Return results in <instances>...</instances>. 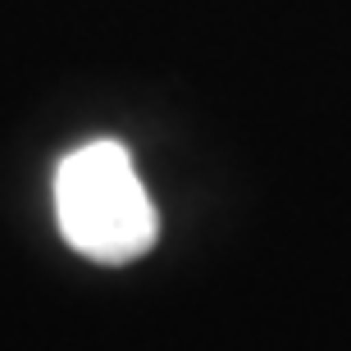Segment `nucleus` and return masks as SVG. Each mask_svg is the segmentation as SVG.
Here are the masks:
<instances>
[{
	"instance_id": "1",
	"label": "nucleus",
	"mask_w": 351,
	"mask_h": 351,
	"mask_svg": "<svg viewBox=\"0 0 351 351\" xmlns=\"http://www.w3.org/2000/svg\"><path fill=\"white\" fill-rule=\"evenodd\" d=\"M60 233L78 256L96 265H128L156 247L160 219L132 156L119 142H87L55 169Z\"/></svg>"
}]
</instances>
